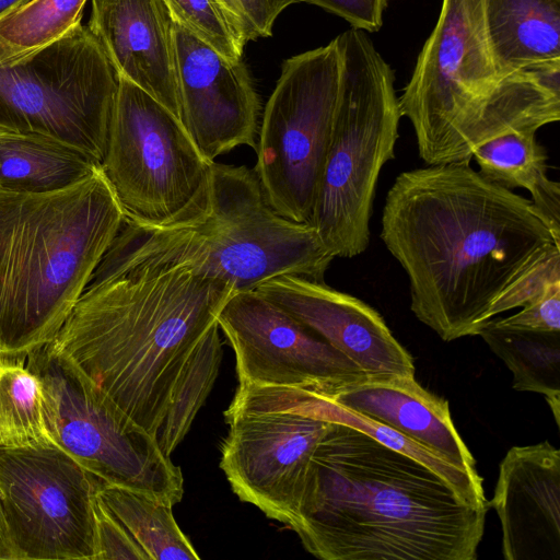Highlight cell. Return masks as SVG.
Here are the masks:
<instances>
[{"instance_id": "14", "label": "cell", "mask_w": 560, "mask_h": 560, "mask_svg": "<svg viewBox=\"0 0 560 560\" xmlns=\"http://www.w3.org/2000/svg\"><path fill=\"white\" fill-rule=\"evenodd\" d=\"M220 467L237 498L290 528L298 518L308 460L329 421L298 409L224 416Z\"/></svg>"}, {"instance_id": "12", "label": "cell", "mask_w": 560, "mask_h": 560, "mask_svg": "<svg viewBox=\"0 0 560 560\" xmlns=\"http://www.w3.org/2000/svg\"><path fill=\"white\" fill-rule=\"evenodd\" d=\"M100 485L55 444L0 447V518L15 560H94Z\"/></svg>"}, {"instance_id": "30", "label": "cell", "mask_w": 560, "mask_h": 560, "mask_svg": "<svg viewBox=\"0 0 560 560\" xmlns=\"http://www.w3.org/2000/svg\"><path fill=\"white\" fill-rule=\"evenodd\" d=\"M98 491V490H97ZM95 557L105 559H149L124 525L108 510L98 493L94 503Z\"/></svg>"}, {"instance_id": "18", "label": "cell", "mask_w": 560, "mask_h": 560, "mask_svg": "<svg viewBox=\"0 0 560 560\" xmlns=\"http://www.w3.org/2000/svg\"><path fill=\"white\" fill-rule=\"evenodd\" d=\"M88 28L118 77L179 119L174 20L164 0H92Z\"/></svg>"}, {"instance_id": "24", "label": "cell", "mask_w": 560, "mask_h": 560, "mask_svg": "<svg viewBox=\"0 0 560 560\" xmlns=\"http://www.w3.org/2000/svg\"><path fill=\"white\" fill-rule=\"evenodd\" d=\"M97 493L149 559L200 558L176 523L172 506L102 481Z\"/></svg>"}, {"instance_id": "36", "label": "cell", "mask_w": 560, "mask_h": 560, "mask_svg": "<svg viewBox=\"0 0 560 560\" xmlns=\"http://www.w3.org/2000/svg\"><path fill=\"white\" fill-rule=\"evenodd\" d=\"M0 544L5 545L7 547H9L11 549V547L9 546V544L7 541L5 535H4V530H3V527H2L1 518H0Z\"/></svg>"}, {"instance_id": "8", "label": "cell", "mask_w": 560, "mask_h": 560, "mask_svg": "<svg viewBox=\"0 0 560 560\" xmlns=\"http://www.w3.org/2000/svg\"><path fill=\"white\" fill-rule=\"evenodd\" d=\"M211 164L173 113L118 77L101 167L127 220L164 226L198 214L206 207Z\"/></svg>"}, {"instance_id": "27", "label": "cell", "mask_w": 560, "mask_h": 560, "mask_svg": "<svg viewBox=\"0 0 560 560\" xmlns=\"http://www.w3.org/2000/svg\"><path fill=\"white\" fill-rule=\"evenodd\" d=\"M219 326L207 336L194 359L175 400L156 435V442L166 456L179 445L210 394L222 360Z\"/></svg>"}, {"instance_id": "35", "label": "cell", "mask_w": 560, "mask_h": 560, "mask_svg": "<svg viewBox=\"0 0 560 560\" xmlns=\"http://www.w3.org/2000/svg\"><path fill=\"white\" fill-rule=\"evenodd\" d=\"M0 559L15 560L12 550L2 544H0Z\"/></svg>"}, {"instance_id": "25", "label": "cell", "mask_w": 560, "mask_h": 560, "mask_svg": "<svg viewBox=\"0 0 560 560\" xmlns=\"http://www.w3.org/2000/svg\"><path fill=\"white\" fill-rule=\"evenodd\" d=\"M19 358L0 357V447L54 444L42 382Z\"/></svg>"}, {"instance_id": "3", "label": "cell", "mask_w": 560, "mask_h": 560, "mask_svg": "<svg viewBox=\"0 0 560 560\" xmlns=\"http://www.w3.org/2000/svg\"><path fill=\"white\" fill-rule=\"evenodd\" d=\"M235 292L189 267H143L88 287L46 346L155 438Z\"/></svg>"}, {"instance_id": "28", "label": "cell", "mask_w": 560, "mask_h": 560, "mask_svg": "<svg viewBox=\"0 0 560 560\" xmlns=\"http://www.w3.org/2000/svg\"><path fill=\"white\" fill-rule=\"evenodd\" d=\"M177 24L231 61H240L247 43L218 0H164Z\"/></svg>"}, {"instance_id": "1", "label": "cell", "mask_w": 560, "mask_h": 560, "mask_svg": "<svg viewBox=\"0 0 560 560\" xmlns=\"http://www.w3.org/2000/svg\"><path fill=\"white\" fill-rule=\"evenodd\" d=\"M380 236L407 275L411 312L444 341L478 336L502 291L560 246L530 199L464 162L400 173Z\"/></svg>"}, {"instance_id": "20", "label": "cell", "mask_w": 560, "mask_h": 560, "mask_svg": "<svg viewBox=\"0 0 560 560\" xmlns=\"http://www.w3.org/2000/svg\"><path fill=\"white\" fill-rule=\"evenodd\" d=\"M483 21L500 78L560 61V0H483Z\"/></svg>"}, {"instance_id": "26", "label": "cell", "mask_w": 560, "mask_h": 560, "mask_svg": "<svg viewBox=\"0 0 560 560\" xmlns=\"http://www.w3.org/2000/svg\"><path fill=\"white\" fill-rule=\"evenodd\" d=\"M86 0H31L0 18V65L13 66L81 22Z\"/></svg>"}, {"instance_id": "32", "label": "cell", "mask_w": 560, "mask_h": 560, "mask_svg": "<svg viewBox=\"0 0 560 560\" xmlns=\"http://www.w3.org/2000/svg\"><path fill=\"white\" fill-rule=\"evenodd\" d=\"M499 326L544 331H560V283L542 296L504 318H491Z\"/></svg>"}, {"instance_id": "13", "label": "cell", "mask_w": 560, "mask_h": 560, "mask_svg": "<svg viewBox=\"0 0 560 560\" xmlns=\"http://www.w3.org/2000/svg\"><path fill=\"white\" fill-rule=\"evenodd\" d=\"M217 322L234 350L238 385L325 395L366 376L346 355L255 290L234 292Z\"/></svg>"}, {"instance_id": "31", "label": "cell", "mask_w": 560, "mask_h": 560, "mask_svg": "<svg viewBox=\"0 0 560 560\" xmlns=\"http://www.w3.org/2000/svg\"><path fill=\"white\" fill-rule=\"evenodd\" d=\"M237 23L246 42L269 37L278 15L296 0H218Z\"/></svg>"}, {"instance_id": "33", "label": "cell", "mask_w": 560, "mask_h": 560, "mask_svg": "<svg viewBox=\"0 0 560 560\" xmlns=\"http://www.w3.org/2000/svg\"><path fill=\"white\" fill-rule=\"evenodd\" d=\"M317 5L346 20L353 28L377 32L383 25L387 0H296Z\"/></svg>"}, {"instance_id": "34", "label": "cell", "mask_w": 560, "mask_h": 560, "mask_svg": "<svg viewBox=\"0 0 560 560\" xmlns=\"http://www.w3.org/2000/svg\"><path fill=\"white\" fill-rule=\"evenodd\" d=\"M31 0H0V18Z\"/></svg>"}, {"instance_id": "4", "label": "cell", "mask_w": 560, "mask_h": 560, "mask_svg": "<svg viewBox=\"0 0 560 560\" xmlns=\"http://www.w3.org/2000/svg\"><path fill=\"white\" fill-rule=\"evenodd\" d=\"M126 220L102 167L65 189H0V352L49 343Z\"/></svg>"}, {"instance_id": "19", "label": "cell", "mask_w": 560, "mask_h": 560, "mask_svg": "<svg viewBox=\"0 0 560 560\" xmlns=\"http://www.w3.org/2000/svg\"><path fill=\"white\" fill-rule=\"evenodd\" d=\"M320 396L393 428L456 468L478 476L447 400L424 389L413 376H363Z\"/></svg>"}, {"instance_id": "21", "label": "cell", "mask_w": 560, "mask_h": 560, "mask_svg": "<svg viewBox=\"0 0 560 560\" xmlns=\"http://www.w3.org/2000/svg\"><path fill=\"white\" fill-rule=\"evenodd\" d=\"M101 168L86 152L59 139L0 131V189L42 194L70 187Z\"/></svg>"}, {"instance_id": "16", "label": "cell", "mask_w": 560, "mask_h": 560, "mask_svg": "<svg viewBox=\"0 0 560 560\" xmlns=\"http://www.w3.org/2000/svg\"><path fill=\"white\" fill-rule=\"evenodd\" d=\"M255 291L346 355L366 376H415L410 353L381 314L362 300L325 281L292 275L275 277Z\"/></svg>"}, {"instance_id": "2", "label": "cell", "mask_w": 560, "mask_h": 560, "mask_svg": "<svg viewBox=\"0 0 560 560\" xmlns=\"http://www.w3.org/2000/svg\"><path fill=\"white\" fill-rule=\"evenodd\" d=\"M487 511L419 460L329 422L291 528L323 560H476Z\"/></svg>"}, {"instance_id": "37", "label": "cell", "mask_w": 560, "mask_h": 560, "mask_svg": "<svg viewBox=\"0 0 560 560\" xmlns=\"http://www.w3.org/2000/svg\"><path fill=\"white\" fill-rule=\"evenodd\" d=\"M0 357H1V352H0Z\"/></svg>"}, {"instance_id": "11", "label": "cell", "mask_w": 560, "mask_h": 560, "mask_svg": "<svg viewBox=\"0 0 560 560\" xmlns=\"http://www.w3.org/2000/svg\"><path fill=\"white\" fill-rule=\"evenodd\" d=\"M341 73L337 38L287 59L262 115L254 172L271 208L312 219L329 147Z\"/></svg>"}, {"instance_id": "9", "label": "cell", "mask_w": 560, "mask_h": 560, "mask_svg": "<svg viewBox=\"0 0 560 560\" xmlns=\"http://www.w3.org/2000/svg\"><path fill=\"white\" fill-rule=\"evenodd\" d=\"M44 390L55 445L106 485L174 506L184 494L180 467L136 423L47 346L24 355Z\"/></svg>"}, {"instance_id": "5", "label": "cell", "mask_w": 560, "mask_h": 560, "mask_svg": "<svg viewBox=\"0 0 560 560\" xmlns=\"http://www.w3.org/2000/svg\"><path fill=\"white\" fill-rule=\"evenodd\" d=\"M334 259L311 224L271 208L254 170L212 162L205 209L164 226L126 219L88 287L136 268L177 266L250 291L284 275L324 281Z\"/></svg>"}, {"instance_id": "17", "label": "cell", "mask_w": 560, "mask_h": 560, "mask_svg": "<svg viewBox=\"0 0 560 560\" xmlns=\"http://www.w3.org/2000/svg\"><path fill=\"white\" fill-rule=\"evenodd\" d=\"M488 506L506 560H560V451L548 441L513 446L500 463Z\"/></svg>"}, {"instance_id": "29", "label": "cell", "mask_w": 560, "mask_h": 560, "mask_svg": "<svg viewBox=\"0 0 560 560\" xmlns=\"http://www.w3.org/2000/svg\"><path fill=\"white\" fill-rule=\"evenodd\" d=\"M558 283H560V246L555 245L502 291L490 308V319L503 312L534 302Z\"/></svg>"}, {"instance_id": "15", "label": "cell", "mask_w": 560, "mask_h": 560, "mask_svg": "<svg viewBox=\"0 0 560 560\" xmlns=\"http://www.w3.org/2000/svg\"><path fill=\"white\" fill-rule=\"evenodd\" d=\"M179 120L210 162L256 149L260 101L242 60L231 61L174 22Z\"/></svg>"}, {"instance_id": "22", "label": "cell", "mask_w": 560, "mask_h": 560, "mask_svg": "<svg viewBox=\"0 0 560 560\" xmlns=\"http://www.w3.org/2000/svg\"><path fill=\"white\" fill-rule=\"evenodd\" d=\"M479 173L506 189L523 188L533 205L560 232V184L547 175V153L536 131L511 130L483 142L472 153Z\"/></svg>"}, {"instance_id": "10", "label": "cell", "mask_w": 560, "mask_h": 560, "mask_svg": "<svg viewBox=\"0 0 560 560\" xmlns=\"http://www.w3.org/2000/svg\"><path fill=\"white\" fill-rule=\"evenodd\" d=\"M117 91L116 71L80 22L30 58L0 65V131L52 137L102 165Z\"/></svg>"}, {"instance_id": "7", "label": "cell", "mask_w": 560, "mask_h": 560, "mask_svg": "<svg viewBox=\"0 0 560 560\" xmlns=\"http://www.w3.org/2000/svg\"><path fill=\"white\" fill-rule=\"evenodd\" d=\"M499 77L483 0H442L436 24L398 97L428 165L470 163L489 138V101Z\"/></svg>"}, {"instance_id": "23", "label": "cell", "mask_w": 560, "mask_h": 560, "mask_svg": "<svg viewBox=\"0 0 560 560\" xmlns=\"http://www.w3.org/2000/svg\"><path fill=\"white\" fill-rule=\"evenodd\" d=\"M513 374L512 387L540 394L560 425V331L503 327L492 319L479 330Z\"/></svg>"}, {"instance_id": "6", "label": "cell", "mask_w": 560, "mask_h": 560, "mask_svg": "<svg viewBox=\"0 0 560 560\" xmlns=\"http://www.w3.org/2000/svg\"><path fill=\"white\" fill-rule=\"evenodd\" d=\"M341 73L329 147L310 224L336 258L362 254L383 166L395 158L401 118L395 74L364 31L337 37Z\"/></svg>"}]
</instances>
